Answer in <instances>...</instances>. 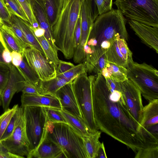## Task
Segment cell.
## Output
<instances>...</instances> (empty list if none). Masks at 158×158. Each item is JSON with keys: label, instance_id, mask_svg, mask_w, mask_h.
<instances>
[{"label": "cell", "instance_id": "cell-1", "mask_svg": "<svg viewBox=\"0 0 158 158\" xmlns=\"http://www.w3.org/2000/svg\"><path fill=\"white\" fill-rule=\"evenodd\" d=\"M94 121L99 130L124 144L135 153L147 145L139 123L130 112L120 91L109 87L101 73L91 86Z\"/></svg>", "mask_w": 158, "mask_h": 158}, {"label": "cell", "instance_id": "cell-2", "mask_svg": "<svg viewBox=\"0 0 158 158\" xmlns=\"http://www.w3.org/2000/svg\"><path fill=\"white\" fill-rule=\"evenodd\" d=\"M84 0H64L58 20L51 28L55 44L67 59L73 57L74 30Z\"/></svg>", "mask_w": 158, "mask_h": 158}, {"label": "cell", "instance_id": "cell-3", "mask_svg": "<svg viewBox=\"0 0 158 158\" xmlns=\"http://www.w3.org/2000/svg\"><path fill=\"white\" fill-rule=\"evenodd\" d=\"M45 129L46 137L60 147L66 158H88L83 137L68 124L47 118Z\"/></svg>", "mask_w": 158, "mask_h": 158}, {"label": "cell", "instance_id": "cell-4", "mask_svg": "<svg viewBox=\"0 0 158 158\" xmlns=\"http://www.w3.org/2000/svg\"><path fill=\"white\" fill-rule=\"evenodd\" d=\"M126 19L118 9L99 15L94 22L89 38H93L99 46L103 41H107L111 44L116 39L128 38L126 24Z\"/></svg>", "mask_w": 158, "mask_h": 158}, {"label": "cell", "instance_id": "cell-5", "mask_svg": "<svg viewBox=\"0 0 158 158\" xmlns=\"http://www.w3.org/2000/svg\"><path fill=\"white\" fill-rule=\"evenodd\" d=\"M127 78L139 89L148 102L158 99V71L146 63L133 61L127 68Z\"/></svg>", "mask_w": 158, "mask_h": 158}, {"label": "cell", "instance_id": "cell-6", "mask_svg": "<svg viewBox=\"0 0 158 158\" xmlns=\"http://www.w3.org/2000/svg\"><path fill=\"white\" fill-rule=\"evenodd\" d=\"M114 3L124 17L158 27V0H115Z\"/></svg>", "mask_w": 158, "mask_h": 158}, {"label": "cell", "instance_id": "cell-7", "mask_svg": "<svg viewBox=\"0 0 158 158\" xmlns=\"http://www.w3.org/2000/svg\"><path fill=\"white\" fill-rule=\"evenodd\" d=\"M94 77L85 72L76 77L71 83L82 118L89 130L94 133L99 130L93 112L91 86Z\"/></svg>", "mask_w": 158, "mask_h": 158}, {"label": "cell", "instance_id": "cell-8", "mask_svg": "<svg viewBox=\"0 0 158 158\" xmlns=\"http://www.w3.org/2000/svg\"><path fill=\"white\" fill-rule=\"evenodd\" d=\"M23 108L31 152L38 147L45 137L47 115L44 107L27 106Z\"/></svg>", "mask_w": 158, "mask_h": 158}, {"label": "cell", "instance_id": "cell-9", "mask_svg": "<svg viewBox=\"0 0 158 158\" xmlns=\"http://www.w3.org/2000/svg\"><path fill=\"white\" fill-rule=\"evenodd\" d=\"M19 110L12 133L8 138L1 142L11 153L27 157L31 152L30 143L26 131L23 108L19 107Z\"/></svg>", "mask_w": 158, "mask_h": 158}, {"label": "cell", "instance_id": "cell-10", "mask_svg": "<svg viewBox=\"0 0 158 158\" xmlns=\"http://www.w3.org/2000/svg\"><path fill=\"white\" fill-rule=\"evenodd\" d=\"M23 55L40 81L48 80L56 77V67L37 50L32 47L27 48L24 50Z\"/></svg>", "mask_w": 158, "mask_h": 158}, {"label": "cell", "instance_id": "cell-11", "mask_svg": "<svg viewBox=\"0 0 158 158\" xmlns=\"http://www.w3.org/2000/svg\"><path fill=\"white\" fill-rule=\"evenodd\" d=\"M119 83L120 91L128 109L132 116L138 122L139 114L143 107L140 91L128 79Z\"/></svg>", "mask_w": 158, "mask_h": 158}, {"label": "cell", "instance_id": "cell-12", "mask_svg": "<svg viewBox=\"0 0 158 158\" xmlns=\"http://www.w3.org/2000/svg\"><path fill=\"white\" fill-rule=\"evenodd\" d=\"M105 54L107 61L126 68L134 61L132 53L126 40L122 38L115 40L107 50Z\"/></svg>", "mask_w": 158, "mask_h": 158}, {"label": "cell", "instance_id": "cell-13", "mask_svg": "<svg viewBox=\"0 0 158 158\" xmlns=\"http://www.w3.org/2000/svg\"><path fill=\"white\" fill-rule=\"evenodd\" d=\"M9 66L10 69L9 79L1 96L2 105L4 111L9 108L11 100L15 94L21 91L25 81L15 66L12 63Z\"/></svg>", "mask_w": 158, "mask_h": 158}, {"label": "cell", "instance_id": "cell-14", "mask_svg": "<svg viewBox=\"0 0 158 158\" xmlns=\"http://www.w3.org/2000/svg\"><path fill=\"white\" fill-rule=\"evenodd\" d=\"M71 82L59 89L56 92L55 96L59 101L61 110L82 118Z\"/></svg>", "mask_w": 158, "mask_h": 158}, {"label": "cell", "instance_id": "cell-15", "mask_svg": "<svg viewBox=\"0 0 158 158\" xmlns=\"http://www.w3.org/2000/svg\"><path fill=\"white\" fill-rule=\"evenodd\" d=\"M128 24L143 43L158 53V27H153L132 20H129Z\"/></svg>", "mask_w": 158, "mask_h": 158}, {"label": "cell", "instance_id": "cell-16", "mask_svg": "<svg viewBox=\"0 0 158 158\" xmlns=\"http://www.w3.org/2000/svg\"><path fill=\"white\" fill-rule=\"evenodd\" d=\"M31 3L33 13L40 27L44 31V37L53 47L58 50L54 43L43 0H31Z\"/></svg>", "mask_w": 158, "mask_h": 158}, {"label": "cell", "instance_id": "cell-17", "mask_svg": "<svg viewBox=\"0 0 158 158\" xmlns=\"http://www.w3.org/2000/svg\"><path fill=\"white\" fill-rule=\"evenodd\" d=\"M89 47L91 48L92 51L86 55L83 62L86 72L94 73L96 74L101 73L107 62L105 54L106 50L100 46Z\"/></svg>", "mask_w": 158, "mask_h": 158}, {"label": "cell", "instance_id": "cell-18", "mask_svg": "<svg viewBox=\"0 0 158 158\" xmlns=\"http://www.w3.org/2000/svg\"><path fill=\"white\" fill-rule=\"evenodd\" d=\"M21 107L36 106L49 107L61 110L60 103L55 96L50 95L22 94Z\"/></svg>", "mask_w": 158, "mask_h": 158}, {"label": "cell", "instance_id": "cell-19", "mask_svg": "<svg viewBox=\"0 0 158 158\" xmlns=\"http://www.w3.org/2000/svg\"><path fill=\"white\" fill-rule=\"evenodd\" d=\"M62 152L59 146L45 136L41 143L27 158H57Z\"/></svg>", "mask_w": 158, "mask_h": 158}, {"label": "cell", "instance_id": "cell-20", "mask_svg": "<svg viewBox=\"0 0 158 158\" xmlns=\"http://www.w3.org/2000/svg\"><path fill=\"white\" fill-rule=\"evenodd\" d=\"M138 123L143 132L146 127L158 123V99L149 102L143 107L139 116Z\"/></svg>", "mask_w": 158, "mask_h": 158}, {"label": "cell", "instance_id": "cell-21", "mask_svg": "<svg viewBox=\"0 0 158 158\" xmlns=\"http://www.w3.org/2000/svg\"><path fill=\"white\" fill-rule=\"evenodd\" d=\"M11 14L10 21L16 25L21 30L26 39L32 47L44 55L43 50L31 28L29 22Z\"/></svg>", "mask_w": 158, "mask_h": 158}, {"label": "cell", "instance_id": "cell-22", "mask_svg": "<svg viewBox=\"0 0 158 158\" xmlns=\"http://www.w3.org/2000/svg\"><path fill=\"white\" fill-rule=\"evenodd\" d=\"M0 31L5 41L11 52H18L23 56L25 47L11 28L4 23L0 25Z\"/></svg>", "mask_w": 158, "mask_h": 158}, {"label": "cell", "instance_id": "cell-23", "mask_svg": "<svg viewBox=\"0 0 158 158\" xmlns=\"http://www.w3.org/2000/svg\"><path fill=\"white\" fill-rule=\"evenodd\" d=\"M72 81L56 76L48 80H40L38 88L41 95H50L55 96L56 92L59 89Z\"/></svg>", "mask_w": 158, "mask_h": 158}, {"label": "cell", "instance_id": "cell-24", "mask_svg": "<svg viewBox=\"0 0 158 158\" xmlns=\"http://www.w3.org/2000/svg\"><path fill=\"white\" fill-rule=\"evenodd\" d=\"M101 73L105 77H109L118 82H123L127 79V68L108 61Z\"/></svg>", "mask_w": 158, "mask_h": 158}, {"label": "cell", "instance_id": "cell-25", "mask_svg": "<svg viewBox=\"0 0 158 158\" xmlns=\"http://www.w3.org/2000/svg\"><path fill=\"white\" fill-rule=\"evenodd\" d=\"M51 28L57 21L62 8L64 0H43Z\"/></svg>", "mask_w": 158, "mask_h": 158}, {"label": "cell", "instance_id": "cell-26", "mask_svg": "<svg viewBox=\"0 0 158 158\" xmlns=\"http://www.w3.org/2000/svg\"><path fill=\"white\" fill-rule=\"evenodd\" d=\"M60 111L68 123L82 137L94 133L89 130L82 118L74 116L61 110Z\"/></svg>", "mask_w": 158, "mask_h": 158}, {"label": "cell", "instance_id": "cell-27", "mask_svg": "<svg viewBox=\"0 0 158 158\" xmlns=\"http://www.w3.org/2000/svg\"><path fill=\"white\" fill-rule=\"evenodd\" d=\"M101 131L99 130L92 134L83 137L88 158H96L101 142L99 140Z\"/></svg>", "mask_w": 158, "mask_h": 158}, {"label": "cell", "instance_id": "cell-28", "mask_svg": "<svg viewBox=\"0 0 158 158\" xmlns=\"http://www.w3.org/2000/svg\"><path fill=\"white\" fill-rule=\"evenodd\" d=\"M36 37L42 48L47 59L55 66L56 69L60 60L58 56V50L50 44L44 35Z\"/></svg>", "mask_w": 158, "mask_h": 158}, {"label": "cell", "instance_id": "cell-29", "mask_svg": "<svg viewBox=\"0 0 158 158\" xmlns=\"http://www.w3.org/2000/svg\"><path fill=\"white\" fill-rule=\"evenodd\" d=\"M16 68L25 81L38 87L40 80L27 64L23 55L20 64Z\"/></svg>", "mask_w": 158, "mask_h": 158}, {"label": "cell", "instance_id": "cell-30", "mask_svg": "<svg viewBox=\"0 0 158 158\" xmlns=\"http://www.w3.org/2000/svg\"><path fill=\"white\" fill-rule=\"evenodd\" d=\"M3 1L10 14L29 22L26 15L17 0H3Z\"/></svg>", "mask_w": 158, "mask_h": 158}, {"label": "cell", "instance_id": "cell-31", "mask_svg": "<svg viewBox=\"0 0 158 158\" xmlns=\"http://www.w3.org/2000/svg\"><path fill=\"white\" fill-rule=\"evenodd\" d=\"M19 107L18 104L8 108L0 115V140L11 117Z\"/></svg>", "mask_w": 158, "mask_h": 158}, {"label": "cell", "instance_id": "cell-32", "mask_svg": "<svg viewBox=\"0 0 158 158\" xmlns=\"http://www.w3.org/2000/svg\"><path fill=\"white\" fill-rule=\"evenodd\" d=\"M85 72H86V71L85 64L80 63L66 72L57 75L56 76L72 81L76 77Z\"/></svg>", "mask_w": 158, "mask_h": 158}, {"label": "cell", "instance_id": "cell-33", "mask_svg": "<svg viewBox=\"0 0 158 158\" xmlns=\"http://www.w3.org/2000/svg\"><path fill=\"white\" fill-rule=\"evenodd\" d=\"M26 15L32 27L36 29L39 27L38 23L33 13L31 0H17Z\"/></svg>", "mask_w": 158, "mask_h": 158}, {"label": "cell", "instance_id": "cell-34", "mask_svg": "<svg viewBox=\"0 0 158 158\" xmlns=\"http://www.w3.org/2000/svg\"><path fill=\"white\" fill-rule=\"evenodd\" d=\"M10 75L9 66L0 62V95L2 94L9 81Z\"/></svg>", "mask_w": 158, "mask_h": 158}, {"label": "cell", "instance_id": "cell-35", "mask_svg": "<svg viewBox=\"0 0 158 158\" xmlns=\"http://www.w3.org/2000/svg\"><path fill=\"white\" fill-rule=\"evenodd\" d=\"M47 119L53 123H64L68 124L63 116L60 110L49 107H44Z\"/></svg>", "mask_w": 158, "mask_h": 158}, {"label": "cell", "instance_id": "cell-36", "mask_svg": "<svg viewBox=\"0 0 158 158\" xmlns=\"http://www.w3.org/2000/svg\"><path fill=\"white\" fill-rule=\"evenodd\" d=\"M136 158H158V145L147 146L139 150L135 153Z\"/></svg>", "mask_w": 158, "mask_h": 158}, {"label": "cell", "instance_id": "cell-37", "mask_svg": "<svg viewBox=\"0 0 158 158\" xmlns=\"http://www.w3.org/2000/svg\"><path fill=\"white\" fill-rule=\"evenodd\" d=\"M19 107L10 119L0 140V141L8 138L12 133L14 130L16 120L19 114Z\"/></svg>", "mask_w": 158, "mask_h": 158}, {"label": "cell", "instance_id": "cell-38", "mask_svg": "<svg viewBox=\"0 0 158 158\" xmlns=\"http://www.w3.org/2000/svg\"><path fill=\"white\" fill-rule=\"evenodd\" d=\"M4 23L11 28L19 39L25 48H33L27 41L22 31L16 25L10 21L8 23Z\"/></svg>", "mask_w": 158, "mask_h": 158}, {"label": "cell", "instance_id": "cell-39", "mask_svg": "<svg viewBox=\"0 0 158 158\" xmlns=\"http://www.w3.org/2000/svg\"><path fill=\"white\" fill-rule=\"evenodd\" d=\"M99 15L105 13L112 9L113 0H95Z\"/></svg>", "mask_w": 158, "mask_h": 158}, {"label": "cell", "instance_id": "cell-40", "mask_svg": "<svg viewBox=\"0 0 158 158\" xmlns=\"http://www.w3.org/2000/svg\"><path fill=\"white\" fill-rule=\"evenodd\" d=\"M0 42L2 45L3 50L2 57L4 62L8 65L11 64V51L5 41L0 31Z\"/></svg>", "mask_w": 158, "mask_h": 158}, {"label": "cell", "instance_id": "cell-41", "mask_svg": "<svg viewBox=\"0 0 158 158\" xmlns=\"http://www.w3.org/2000/svg\"><path fill=\"white\" fill-rule=\"evenodd\" d=\"M21 92L23 94L41 95L38 86L26 81L24 82Z\"/></svg>", "mask_w": 158, "mask_h": 158}, {"label": "cell", "instance_id": "cell-42", "mask_svg": "<svg viewBox=\"0 0 158 158\" xmlns=\"http://www.w3.org/2000/svg\"><path fill=\"white\" fill-rule=\"evenodd\" d=\"M11 14L6 6L3 0H0V21L3 23H8L10 21Z\"/></svg>", "mask_w": 158, "mask_h": 158}, {"label": "cell", "instance_id": "cell-43", "mask_svg": "<svg viewBox=\"0 0 158 158\" xmlns=\"http://www.w3.org/2000/svg\"><path fill=\"white\" fill-rule=\"evenodd\" d=\"M75 65L70 62H67L60 60L56 68V75L62 74L68 71Z\"/></svg>", "mask_w": 158, "mask_h": 158}, {"label": "cell", "instance_id": "cell-44", "mask_svg": "<svg viewBox=\"0 0 158 158\" xmlns=\"http://www.w3.org/2000/svg\"><path fill=\"white\" fill-rule=\"evenodd\" d=\"M81 18L80 14L75 27L74 37L75 49L77 47L79 42L81 35Z\"/></svg>", "mask_w": 158, "mask_h": 158}, {"label": "cell", "instance_id": "cell-45", "mask_svg": "<svg viewBox=\"0 0 158 158\" xmlns=\"http://www.w3.org/2000/svg\"><path fill=\"white\" fill-rule=\"evenodd\" d=\"M0 158H23L10 152L0 141Z\"/></svg>", "mask_w": 158, "mask_h": 158}, {"label": "cell", "instance_id": "cell-46", "mask_svg": "<svg viewBox=\"0 0 158 158\" xmlns=\"http://www.w3.org/2000/svg\"><path fill=\"white\" fill-rule=\"evenodd\" d=\"M89 9L94 21L99 15V13L95 0H85Z\"/></svg>", "mask_w": 158, "mask_h": 158}, {"label": "cell", "instance_id": "cell-47", "mask_svg": "<svg viewBox=\"0 0 158 158\" xmlns=\"http://www.w3.org/2000/svg\"><path fill=\"white\" fill-rule=\"evenodd\" d=\"M10 54L12 64L16 68L18 67L22 60L23 56L20 53L14 51L11 52Z\"/></svg>", "mask_w": 158, "mask_h": 158}, {"label": "cell", "instance_id": "cell-48", "mask_svg": "<svg viewBox=\"0 0 158 158\" xmlns=\"http://www.w3.org/2000/svg\"><path fill=\"white\" fill-rule=\"evenodd\" d=\"M96 158H107L105 148L103 142L101 143H100L97 151Z\"/></svg>", "mask_w": 158, "mask_h": 158}, {"label": "cell", "instance_id": "cell-49", "mask_svg": "<svg viewBox=\"0 0 158 158\" xmlns=\"http://www.w3.org/2000/svg\"><path fill=\"white\" fill-rule=\"evenodd\" d=\"M30 27L36 37H39L44 35V31L43 29L40 27L34 29L31 25Z\"/></svg>", "mask_w": 158, "mask_h": 158}, {"label": "cell", "instance_id": "cell-50", "mask_svg": "<svg viewBox=\"0 0 158 158\" xmlns=\"http://www.w3.org/2000/svg\"><path fill=\"white\" fill-rule=\"evenodd\" d=\"M3 49V47L0 42V62L4 63L2 57V54Z\"/></svg>", "mask_w": 158, "mask_h": 158}, {"label": "cell", "instance_id": "cell-51", "mask_svg": "<svg viewBox=\"0 0 158 158\" xmlns=\"http://www.w3.org/2000/svg\"><path fill=\"white\" fill-rule=\"evenodd\" d=\"M2 104V99H1V96L0 95V106Z\"/></svg>", "mask_w": 158, "mask_h": 158}, {"label": "cell", "instance_id": "cell-52", "mask_svg": "<svg viewBox=\"0 0 158 158\" xmlns=\"http://www.w3.org/2000/svg\"><path fill=\"white\" fill-rule=\"evenodd\" d=\"M2 23H2L0 22V25L1 24H2Z\"/></svg>", "mask_w": 158, "mask_h": 158}]
</instances>
